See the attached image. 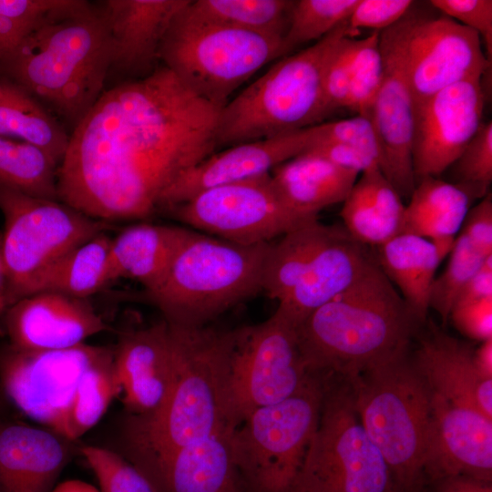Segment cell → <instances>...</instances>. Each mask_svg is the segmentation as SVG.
I'll list each match as a JSON object with an SVG mask.
<instances>
[{"label": "cell", "mask_w": 492, "mask_h": 492, "mask_svg": "<svg viewBox=\"0 0 492 492\" xmlns=\"http://www.w3.org/2000/svg\"><path fill=\"white\" fill-rule=\"evenodd\" d=\"M220 111L164 66L103 91L70 134L58 200L107 223L149 217L183 172L214 153Z\"/></svg>", "instance_id": "obj_1"}, {"label": "cell", "mask_w": 492, "mask_h": 492, "mask_svg": "<svg viewBox=\"0 0 492 492\" xmlns=\"http://www.w3.org/2000/svg\"><path fill=\"white\" fill-rule=\"evenodd\" d=\"M169 326L177 375L169 398L149 416L126 415L120 430L118 452L139 470L193 441L236 428L229 419L226 392L236 328Z\"/></svg>", "instance_id": "obj_2"}, {"label": "cell", "mask_w": 492, "mask_h": 492, "mask_svg": "<svg viewBox=\"0 0 492 492\" xmlns=\"http://www.w3.org/2000/svg\"><path fill=\"white\" fill-rule=\"evenodd\" d=\"M422 325L375 259L347 290L296 327L310 374L351 379L409 347Z\"/></svg>", "instance_id": "obj_3"}, {"label": "cell", "mask_w": 492, "mask_h": 492, "mask_svg": "<svg viewBox=\"0 0 492 492\" xmlns=\"http://www.w3.org/2000/svg\"><path fill=\"white\" fill-rule=\"evenodd\" d=\"M0 66L74 128L103 93L111 68L105 20L87 1L73 0L41 22Z\"/></svg>", "instance_id": "obj_4"}, {"label": "cell", "mask_w": 492, "mask_h": 492, "mask_svg": "<svg viewBox=\"0 0 492 492\" xmlns=\"http://www.w3.org/2000/svg\"><path fill=\"white\" fill-rule=\"evenodd\" d=\"M348 20L302 51L286 55L220 111L217 146L270 138L323 123L327 66L340 42L355 35Z\"/></svg>", "instance_id": "obj_5"}, {"label": "cell", "mask_w": 492, "mask_h": 492, "mask_svg": "<svg viewBox=\"0 0 492 492\" xmlns=\"http://www.w3.org/2000/svg\"><path fill=\"white\" fill-rule=\"evenodd\" d=\"M408 351L346 380L359 420L388 465L395 492H423L432 390Z\"/></svg>", "instance_id": "obj_6"}, {"label": "cell", "mask_w": 492, "mask_h": 492, "mask_svg": "<svg viewBox=\"0 0 492 492\" xmlns=\"http://www.w3.org/2000/svg\"><path fill=\"white\" fill-rule=\"evenodd\" d=\"M269 245L237 244L193 230L159 286L143 296L169 324L208 325L262 292Z\"/></svg>", "instance_id": "obj_7"}, {"label": "cell", "mask_w": 492, "mask_h": 492, "mask_svg": "<svg viewBox=\"0 0 492 492\" xmlns=\"http://www.w3.org/2000/svg\"><path fill=\"white\" fill-rule=\"evenodd\" d=\"M186 6L171 21L159 60L219 109L259 69L287 55L282 38L208 23L191 15Z\"/></svg>", "instance_id": "obj_8"}, {"label": "cell", "mask_w": 492, "mask_h": 492, "mask_svg": "<svg viewBox=\"0 0 492 492\" xmlns=\"http://www.w3.org/2000/svg\"><path fill=\"white\" fill-rule=\"evenodd\" d=\"M322 378L318 425L293 487L299 492H395L388 465L356 414L348 381Z\"/></svg>", "instance_id": "obj_9"}, {"label": "cell", "mask_w": 492, "mask_h": 492, "mask_svg": "<svg viewBox=\"0 0 492 492\" xmlns=\"http://www.w3.org/2000/svg\"><path fill=\"white\" fill-rule=\"evenodd\" d=\"M323 378L312 374L289 398L255 409L234 429L236 467L243 492H288L316 430Z\"/></svg>", "instance_id": "obj_10"}, {"label": "cell", "mask_w": 492, "mask_h": 492, "mask_svg": "<svg viewBox=\"0 0 492 492\" xmlns=\"http://www.w3.org/2000/svg\"><path fill=\"white\" fill-rule=\"evenodd\" d=\"M0 210L1 253L13 303L25 296L41 272L108 227L59 200L28 196L2 185Z\"/></svg>", "instance_id": "obj_11"}, {"label": "cell", "mask_w": 492, "mask_h": 492, "mask_svg": "<svg viewBox=\"0 0 492 492\" xmlns=\"http://www.w3.org/2000/svg\"><path fill=\"white\" fill-rule=\"evenodd\" d=\"M310 377L296 326L278 310L262 323L236 328L226 380L231 423L237 427L255 409L289 398Z\"/></svg>", "instance_id": "obj_12"}, {"label": "cell", "mask_w": 492, "mask_h": 492, "mask_svg": "<svg viewBox=\"0 0 492 492\" xmlns=\"http://www.w3.org/2000/svg\"><path fill=\"white\" fill-rule=\"evenodd\" d=\"M164 210L191 230L242 245L271 242L309 220L287 206L271 173L203 190Z\"/></svg>", "instance_id": "obj_13"}, {"label": "cell", "mask_w": 492, "mask_h": 492, "mask_svg": "<svg viewBox=\"0 0 492 492\" xmlns=\"http://www.w3.org/2000/svg\"><path fill=\"white\" fill-rule=\"evenodd\" d=\"M108 348L85 343L62 350L33 351L7 343L0 347V387L24 415L65 436L77 386Z\"/></svg>", "instance_id": "obj_14"}, {"label": "cell", "mask_w": 492, "mask_h": 492, "mask_svg": "<svg viewBox=\"0 0 492 492\" xmlns=\"http://www.w3.org/2000/svg\"><path fill=\"white\" fill-rule=\"evenodd\" d=\"M414 5L400 23L415 109L448 86L482 78L491 63L477 33L440 12L423 14Z\"/></svg>", "instance_id": "obj_15"}, {"label": "cell", "mask_w": 492, "mask_h": 492, "mask_svg": "<svg viewBox=\"0 0 492 492\" xmlns=\"http://www.w3.org/2000/svg\"><path fill=\"white\" fill-rule=\"evenodd\" d=\"M482 78L435 93L415 108L412 163L416 182L439 178L458 158L483 122Z\"/></svg>", "instance_id": "obj_16"}, {"label": "cell", "mask_w": 492, "mask_h": 492, "mask_svg": "<svg viewBox=\"0 0 492 492\" xmlns=\"http://www.w3.org/2000/svg\"><path fill=\"white\" fill-rule=\"evenodd\" d=\"M400 20L379 35L384 74L370 120L379 146L381 171L401 198H409L415 187L412 163L415 109Z\"/></svg>", "instance_id": "obj_17"}, {"label": "cell", "mask_w": 492, "mask_h": 492, "mask_svg": "<svg viewBox=\"0 0 492 492\" xmlns=\"http://www.w3.org/2000/svg\"><path fill=\"white\" fill-rule=\"evenodd\" d=\"M423 475L436 479L466 476L492 481V419L432 392Z\"/></svg>", "instance_id": "obj_18"}, {"label": "cell", "mask_w": 492, "mask_h": 492, "mask_svg": "<svg viewBox=\"0 0 492 492\" xmlns=\"http://www.w3.org/2000/svg\"><path fill=\"white\" fill-rule=\"evenodd\" d=\"M113 354L127 415L145 417L157 413L168 400L177 375L169 324L162 319L124 333Z\"/></svg>", "instance_id": "obj_19"}, {"label": "cell", "mask_w": 492, "mask_h": 492, "mask_svg": "<svg viewBox=\"0 0 492 492\" xmlns=\"http://www.w3.org/2000/svg\"><path fill=\"white\" fill-rule=\"evenodd\" d=\"M8 343L33 350H62L108 329L88 299L42 292L25 296L4 313Z\"/></svg>", "instance_id": "obj_20"}, {"label": "cell", "mask_w": 492, "mask_h": 492, "mask_svg": "<svg viewBox=\"0 0 492 492\" xmlns=\"http://www.w3.org/2000/svg\"><path fill=\"white\" fill-rule=\"evenodd\" d=\"M314 140L313 126L277 137L245 142L213 153L183 172L162 194L159 209L183 202L222 185L270 174L280 164L304 152Z\"/></svg>", "instance_id": "obj_21"}, {"label": "cell", "mask_w": 492, "mask_h": 492, "mask_svg": "<svg viewBox=\"0 0 492 492\" xmlns=\"http://www.w3.org/2000/svg\"><path fill=\"white\" fill-rule=\"evenodd\" d=\"M77 442L44 426L0 416V492H51Z\"/></svg>", "instance_id": "obj_22"}, {"label": "cell", "mask_w": 492, "mask_h": 492, "mask_svg": "<svg viewBox=\"0 0 492 492\" xmlns=\"http://www.w3.org/2000/svg\"><path fill=\"white\" fill-rule=\"evenodd\" d=\"M190 0H106L101 13L111 46V68L144 77L156 67L161 41ZM110 68V69H111Z\"/></svg>", "instance_id": "obj_23"}, {"label": "cell", "mask_w": 492, "mask_h": 492, "mask_svg": "<svg viewBox=\"0 0 492 492\" xmlns=\"http://www.w3.org/2000/svg\"><path fill=\"white\" fill-rule=\"evenodd\" d=\"M229 428L183 446L140 471L157 492H243Z\"/></svg>", "instance_id": "obj_24"}, {"label": "cell", "mask_w": 492, "mask_h": 492, "mask_svg": "<svg viewBox=\"0 0 492 492\" xmlns=\"http://www.w3.org/2000/svg\"><path fill=\"white\" fill-rule=\"evenodd\" d=\"M374 257L365 245L335 226L292 292L278 302V310L296 327L312 312L351 287Z\"/></svg>", "instance_id": "obj_25"}, {"label": "cell", "mask_w": 492, "mask_h": 492, "mask_svg": "<svg viewBox=\"0 0 492 492\" xmlns=\"http://www.w3.org/2000/svg\"><path fill=\"white\" fill-rule=\"evenodd\" d=\"M411 357L433 393L492 419V378L479 372L469 346L433 327Z\"/></svg>", "instance_id": "obj_26"}, {"label": "cell", "mask_w": 492, "mask_h": 492, "mask_svg": "<svg viewBox=\"0 0 492 492\" xmlns=\"http://www.w3.org/2000/svg\"><path fill=\"white\" fill-rule=\"evenodd\" d=\"M193 230L186 227L139 222L127 226L112 238L108 264V281L132 279L155 291Z\"/></svg>", "instance_id": "obj_27"}, {"label": "cell", "mask_w": 492, "mask_h": 492, "mask_svg": "<svg viewBox=\"0 0 492 492\" xmlns=\"http://www.w3.org/2000/svg\"><path fill=\"white\" fill-rule=\"evenodd\" d=\"M358 173L308 152L280 164L272 179L287 206L302 219L316 218L326 207L343 202Z\"/></svg>", "instance_id": "obj_28"}, {"label": "cell", "mask_w": 492, "mask_h": 492, "mask_svg": "<svg viewBox=\"0 0 492 492\" xmlns=\"http://www.w3.org/2000/svg\"><path fill=\"white\" fill-rule=\"evenodd\" d=\"M405 206L379 168L362 173L343 202L344 229L364 245L379 246L403 233Z\"/></svg>", "instance_id": "obj_29"}, {"label": "cell", "mask_w": 492, "mask_h": 492, "mask_svg": "<svg viewBox=\"0 0 492 492\" xmlns=\"http://www.w3.org/2000/svg\"><path fill=\"white\" fill-rule=\"evenodd\" d=\"M376 249L377 264L423 324L429 311L431 286L442 261L436 246L425 238L403 232Z\"/></svg>", "instance_id": "obj_30"}, {"label": "cell", "mask_w": 492, "mask_h": 492, "mask_svg": "<svg viewBox=\"0 0 492 492\" xmlns=\"http://www.w3.org/2000/svg\"><path fill=\"white\" fill-rule=\"evenodd\" d=\"M473 200L456 185L436 177L419 179L405 206L403 232L433 243L455 241Z\"/></svg>", "instance_id": "obj_31"}, {"label": "cell", "mask_w": 492, "mask_h": 492, "mask_svg": "<svg viewBox=\"0 0 492 492\" xmlns=\"http://www.w3.org/2000/svg\"><path fill=\"white\" fill-rule=\"evenodd\" d=\"M335 226L318 218L306 220L270 242L266 255L262 292L278 302L299 282Z\"/></svg>", "instance_id": "obj_32"}, {"label": "cell", "mask_w": 492, "mask_h": 492, "mask_svg": "<svg viewBox=\"0 0 492 492\" xmlns=\"http://www.w3.org/2000/svg\"><path fill=\"white\" fill-rule=\"evenodd\" d=\"M111 240L103 231L73 249L41 272L25 296L52 292L88 299L100 292L109 284L108 264Z\"/></svg>", "instance_id": "obj_33"}, {"label": "cell", "mask_w": 492, "mask_h": 492, "mask_svg": "<svg viewBox=\"0 0 492 492\" xmlns=\"http://www.w3.org/2000/svg\"><path fill=\"white\" fill-rule=\"evenodd\" d=\"M0 136L34 145L58 164L63 159L70 135L55 118L24 88L2 82Z\"/></svg>", "instance_id": "obj_34"}, {"label": "cell", "mask_w": 492, "mask_h": 492, "mask_svg": "<svg viewBox=\"0 0 492 492\" xmlns=\"http://www.w3.org/2000/svg\"><path fill=\"white\" fill-rule=\"evenodd\" d=\"M292 0H190L187 11L202 21L282 38Z\"/></svg>", "instance_id": "obj_35"}, {"label": "cell", "mask_w": 492, "mask_h": 492, "mask_svg": "<svg viewBox=\"0 0 492 492\" xmlns=\"http://www.w3.org/2000/svg\"><path fill=\"white\" fill-rule=\"evenodd\" d=\"M58 166L45 150L0 136V185L28 196L58 200Z\"/></svg>", "instance_id": "obj_36"}, {"label": "cell", "mask_w": 492, "mask_h": 492, "mask_svg": "<svg viewBox=\"0 0 492 492\" xmlns=\"http://www.w3.org/2000/svg\"><path fill=\"white\" fill-rule=\"evenodd\" d=\"M119 395L113 348L109 347L82 375L69 406L65 436L77 442L100 421Z\"/></svg>", "instance_id": "obj_37"}, {"label": "cell", "mask_w": 492, "mask_h": 492, "mask_svg": "<svg viewBox=\"0 0 492 492\" xmlns=\"http://www.w3.org/2000/svg\"><path fill=\"white\" fill-rule=\"evenodd\" d=\"M359 0H297L283 37L286 54L295 46L319 41L346 22Z\"/></svg>", "instance_id": "obj_38"}, {"label": "cell", "mask_w": 492, "mask_h": 492, "mask_svg": "<svg viewBox=\"0 0 492 492\" xmlns=\"http://www.w3.org/2000/svg\"><path fill=\"white\" fill-rule=\"evenodd\" d=\"M487 258L462 232L456 238L448 263L445 271L435 278L429 296V309L439 314L443 324L447 323L460 291Z\"/></svg>", "instance_id": "obj_39"}, {"label": "cell", "mask_w": 492, "mask_h": 492, "mask_svg": "<svg viewBox=\"0 0 492 492\" xmlns=\"http://www.w3.org/2000/svg\"><path fill=\"white\" fill-rule=\"evenodd\" d=\"M449 182L474 200L488 193L492 181V122H482L458 158L446 169Z\"/></svg>", "instance_id": "obj_40"}, {"label": "cell", "mask_w": 492, "mask_h": 492, "mask_svg": "<svg viewBox=\"0 0 492 492\" xmlns=\"http://www.w3.org/2000/svg\"><path fill=\"white\" fill-rule=\"evenodd\" d=\"M379 35L380 32H372L357 40L346 108L369 119L384 74Z\"/></svg>", "instance_id": "obj_41"}, {"label": "cell", "mask_w": 492, "mask_h": 492, "mask_svg": "<svg viewBox=\"0 0 492 492\" xmlns=\"http://www.w3.org/2000/svg\"><path fill=\"white\" fill-rule=\"evenodd\" d=\"M72 0H0V63L46 17Z\"/></svg>", "instance_id": "obj_42"}, {"label": "cell", "mask_w": 492, "mask_h": 492, "mask_svg": "<svg viewBox=\"0 0 492 492\" xmlns=\"http://www.w3.org/2000/svg\"><path fill=\"white\" fill-rule=\"evenodd\" d=\"M79 453L93 471L100 492H157L147 477L118 451L82 446Z\"/></svg>", "instance_id": "obj_43"}, {"label": "cell", "mask_w": 492, "mask_h": 492, "mask_svg": "<svg viewBox=\"0 0 492 492\" xmlns=\"http://www.w3.org/2000/svg\"><path fill=\"white\" fill-rule=\"evenodd\" d=\"M313 128L314 140L311 146L319 143L344 144L376 160L380 167L379 146L369 118L355 115L348 118L323 122L314 125Z\"/></svg>", "instance_id": "obj_44"}, {"label": "cell", "mask_w": 492, "mask_h": 492, "mask_svg": "<svg viewBox=\"0 0 492 492\" xmlns=\"http://www.w3.org/2000/svg\"><path fill=\"white\" fill-rule=\"evenodd\" d=\"M354 36H347L340 42L325 71L323 95L328 116L337 109L347 108L352 66L358 40Z\"/></svg>", "instance_id": "obj_45"}, {"label": "cell", "mask_w": 492, "mask_h": 492, "mask_svg": "<svg viewBox=\"0 0 492 492\" xmlns=\"http://www.w3.org/2000/svg\"><path fill=\"white\" fill-rule=\"evenodd\" d=\"M429 4L441 14L477 33L486 46V56L491 60V0H431Z\"/></svg>", "instance_id": "obj_46"}, {"label": "cell", "mask_w": 492, "mask_h": 492, "mask_svg": "<svg viewBox=\"0 0 492 492\" xmlns=\"http://www.w3.org/2000/svg\"><path fill=\"white\" fill-rule=\"evenodd\" d=\"M411 0H359L348 19L354 31L381 32L396 24L414 5Z\"/></svg>", "instance_id": "obj_47"}, {"label": "cell", "mask_w": 492, "mask_h": 492, "mask_svg": "<svg viewBox=\"0 0 492 492\" xmlns=\"http://www.w3.org/2000/svg\"><path fill=\"white\" fill-rule=\"evenodd\" d=\"M463 335L480 342L492 338V297L456 303L449 314Z\"/></svg>", "instance_id": "obj_48"}, {"label": "cell", "mask_w": 492, "mask_h": 492, "mask_svg": "<svg viewBox=\"0 0 492 492\" xmlns=\"http://www.w3.org/2000/svg\"><path fill=\"white\" fill-rule=\"evenodd\" d=\"M461 232L485 257L492 255V196L487 193L470 208L461 227Z\"/></svg>", "instance_id": "obj_49"}, {"label": "cell", "mask_w": 492, "mask_h": 492, "mask_svg": "<svg viewBox=\"0 0 492 492\" xmlns=\"http://www.w3.org/2000/svg\"><path fill=\"white\" fill-rule=\"evenodd\" d=\"M304 152L320 156L338 167L358 174L371 169H380L376 160L344 144L319 143L309 147Z\"/></svg>", "instance_id": "obj_50"}, {"label": "cell", "mask_w": 492, "mask_h": 492, "mask_svg": "<svg viewBox=\"0 0 492 492\" xmlns=\"http://www.w3.org/2000/svg\"><path fill=\"white\" fill-rule=\"evenodd\" d=\"M489 297H492V256L485 260L482 266L466 283L457 295L455 304Z\"/></svg>", "instance_id": "obj_51"}, {"label": "cell", "mask_w": 492, "mask_h": 492, "mask_svg": "<svg viewBox=\"0 0 492 492\" xmlns=\"http://www.w3.org/2000/svg\"><path fill=\"white\" fill-rule=\"evenodd\" d=\"M425 487L428 492H492L491 482H485L466 476L441 477L429 482Z\"/></svg>", "instance_id": "obj_52"}, {"label": "cell", "mask_w": 492, "mask_h": 492, "mask_svg": "<svg viewBox=\"0 0 492 492\" xmlns=\"http://www.w3.org/2000/svg\"><path fill=\"white\" fill-rule=\"evenodd\" d=\"M474 359L479 372L492 378V338L481 342L480 346L474 350Z\"/></svg>", "instance_id": "obj_53"}, {"label": "cell", "mask_w": 492, "mask_h": 492, "mask_svg": "<svg viewBox=\"0 0 492 492\" xmlns=\"http://www.w3.org/2000/svg\"><path fill=\"white\" fill-rule=\"evenodd\" d=\"M10 286L1 253V232H0V314L12 305Z\"/></svg>", "instance_id": "obj_54"}, {"label": "cell", "mask_w": 492, "mask_h": 492, "mask_svg": "<svg viewBox=\"0 0 492 492\" xmlns=\"http://www.w3.org/2000/svg\"><path fill=\"white\" fill-rule=\"evenodd\" d=\"M51 492H100L96 487L78 479L57 484Z\"/></svg>", "instance_id": "obj_55"}, {"label": "cell", "mask_w": 492, "mask_h": 492, "mask_svg": "<svg viewBox=\"0 0 492 492\" xmlns=\"http://www.w3.org/2000/svg\"><path fill=\"white\" fill-rule=\"evenodd\" d=\"M6 400L7 399L0 387V416H3V413L6 407Z\"/></svg>", "instance_id": "obj_56"}, {"label": "cell", "mask_w": 492, "mask_h": 492, "mask_svg": "<svg viewBox=\"0 0 492 492\" xmlns=\"http://www.w3.org/2000/svg\"><path fill=\"white\" fill-rule=\"evenodd\" d=\"M3 95V89H2V82H0V98Z\"/></svg>", "instance_id": "obj_57"}, {"label": "cell", "mask_w": 492, "mask_h": 492, "mask_svg": "<svg viewBox=\"0 0 492 492\" xmlns=\"http://www.w3.org/2000/svg\"><path fill=\"white\" fill-rule=\"evenodd\" d=\"M288 492H299L295 487H292L291 490H289Z\"/></svg>", "instance_id": "obj_58"}]
</instances>
